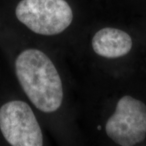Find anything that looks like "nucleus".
I'll list each match as a JSON object with an SVG mask.
<instances>
[{
  "instance_id": "obj_6",
  "label": "nucleus",
  "mask_w": 146,
  "mask_h": 146,
  "mask_svg": "<svg viewBox=\"0 0 146 146\" xmlns=\"http://www.w3.org/2000/svg\"><path fill=\"white\" fill-rule=\"evenodd\" d=\"M101 129H102L101 126H100V125H99V126H98V130H99V131H100V130H101Z\"/></svg>"
},
{
  "instance_id": "obj_2",
  "label": "nucleus",
  "mask_w": 146,
  "mask_h": 146,
  "mask_svg": "<svg viewBox=\"0 0 146 146\" xmlns=\"http://www.w3.org/2000/svg\"><path fill=\"white\" fill-rule=\"evenodd\" d=\"M15 14L31 31L42 36L60 34L73 20L72 8L65 0H21Z\"/></svg>"
},
{
  "instance_id": "obj_4",
  "label": "nucleus",
  "mask_w": 146,
  "mask_h": 146,
  "mask_svg": "<svg viewBox=\"0 0 146 146\" xmlns=\"http://www.w3.org/2000/svg\"><path fill=\"white\" fill-rule=\"evenodd\" d=\"M107 135L122 146H133L146 137V105L130 96L118 100L106 125Z\"/></svg>"
},
{
  "instance_id": "obj_1",
  "label": "nucleus",
  "mask_w": 146,
  "mask_h": 146,
  "mask_svg": "<svg viewBox=\"0 0 146 146\" xmlns=\"http://www.w3.org/2000/svg\"><path fill=\"white\" fill-rule=\"evenodd\" d=\"M14 71L20 86L38 110L50 114L60 108L64 98L62 82L43 51L34 47L21 51L14 60Z\"/></svg>"
},
{
  "instance_id": "obj_3",
  "label": "nucleus",
  "mask_w": 146,
  "mask_h": 146,
  "mask_svg": "<svg viewBox=\"0 0 146 146\" xmlns=\"http://www.w3.org/2000/svg\"><path fill=\"white\" fill-rule=\"evenodd\" d=\"M0 132L10 145H43V131L36 115L23 100H10L1 106Z\"/></svg>"
},
{
  "instance_id": "obj_5",
  "label": "nucleus",
  "mask_w": 146,
  "mask_h": 146,
  "mask_svg": "<svg viewBox=\"0 0 146 146\" xmlns=\"http://www.w3.org/2000/svg\"><path fill=\"white\" fill-rule=\"evenodd\" d=\"M130 35L114 28H104L95 34L92 39L93 50L97 54L106 58H117L125 56L132 48Z\"/></svg>"
}]
</instances>
